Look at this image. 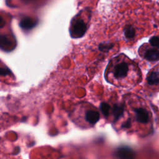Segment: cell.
<instances>
[{
	"label": "cell",
	"instance_id": "3957f363",
	"mask_svg": "<svg viewBox=\"0 0 159 159\" xmlns=\"http://www.w3.org/2000/svg\"><path fill=\"white\" fill-rule=\"evenodd\" d=\"M134 117L137 122L142 124H147L150 122V113L148 110L145 107L139 106L135 107L134 109Z\"/></svg>",
	"mask_w": 159,
	"mask_h": 159
},
{
	"label": "cell",
	"instance_id": "7c38bea8",
	"mask_svg": "<svg viewBox=\"0 0 159 159\" xmlns=\"http://www.w3.org/2000/svg\"><path fill=\"white\" fill-rule=\"evenodd\" d=\"M101 111H102L103 114L105 115V116H107L109 114V109H110V106L107 103H102L101 105Z\"/></svg>",
	"mask_w": 159,
	"mask_h": 159
},
{
	"label": "cell",
	"instance_id": "277c9868",
	"mask_svg": "<svg viewBox=\"0 0 159 159\" xmlns=\"http://www.w3.org/2000/svg\"><path fill=\"white\" fill-rule=\"evenodd\" d=\"M86 30V25L81 19L76 20L71 26V35L73 37L78 38L82 37Z\"/></svg>",
	"mask_w": 159,
	"mask_h": 159
},
{
	"label": "cell",
	"instance_id": "8992f818",
	"mask_svg": "<svg viewBox=\"0 0 159 159\" xmlns=\"http://www.w3.org/2000/svg\"><path fill=\"white\" fill-rule=\"evenodd\" d=\"M148 86L152 88H159V67L152 70L146 78Z\"/></svg>",
	"mask_w": 159,
	"mask_h": 159
},
{
	"label": "cell",
	"instance_id": "7a4b0ae2",
	"mask_svg": "<svg viewBox=\"0 0 159 159\" xmlns=\"http://www.w3.org/2000/svg\"><path fill=\"white\" fill-rule=\"evenodd\" d=\"M70 117L76 126L83 129L93 127L99 120L98 109L88 102H81L75 106Z\"/></svg>",
	"mask_w": 159,
	"mask_h": 159
},
{
	"label": "cell",
	"instance_id": "9a60e30c",
	"mask_svg": "<svg viewBox=\"0 0 159 159\" xmlns=\"http://www.w3.org/2000/svg\"><path fill=\"white\" fill-rule=\"evenodd\" d=\"M5 24H6L5 20L3 19L2 16L0 15V29L2 28L5 25Z\"/></svg>",
	"mask_w": 159,
	"mask_h": 159
},
{
	"label": "cell",
	"instance_id": "2e32d148",
	"mask_svg": "<svg viewBox=\"0 0 159 159\" xmlns=\"http://www.w3.org/2000/svg\"><path fill=\"white\" fill-rule=\"evenodd\" d=\"M26 1H30V0H26Z\"/></svg>",
	"mask_w": 159,
	"mask_h": 159
},
{
	"label": "cell",
	"instance_id": "9c48e42d",
	"mask_svg": "<svg viewBox=\"0 0 159 159\" xmlns=\"http://www.w3.org/2000/svg\"><path fill=\"white\" fill-rule=\"evenodd\" d=\"M37 24V20L30 17H25L21 19L19 23L20 27L24 30H30Z\"/></svg>",
	"mask_w": 159,
	"mask_h": 159
},
{
	"label": "cell",
	"instance_id": "ba28073f",
	"mask_svg": "<svg viewBox=\"0 0 159 159\" xmlns=\"http://www.w3.org/2000/svg\"><path fill=\"white\" fill-rule=\"evenodd\" d=\"M116 155L119 159H134V153L131 148L122 147L117 150Z\"/></svg>",
	"mask_w": 159,
	"mask_h": 159
},
{
	"label": "cell",
	"instance_id": "5b68a950",
	"mask_svg": "<svg viewBox=\"0 0 159 159\" xmlns=\"http://www.w3.org/2000/svg\"><path fill=\"white\" fill-rule=\"evenodd\" d=\"M16 42L7 35L0 34V49L5 52H10L15 48Z\"/></svg>",
	"mask_w": 159,
	"mask_h": 159
},
{
	"label": "cell",
	"instance_id": "5bb4252c",
	"mask_svg": "<svg viewBox=\"0 0 159 159\" xmlns=\"http://www.w3.org/2000/svg\"><path fill=\"white\" fill-rule=\"evenodd\" d=\"M9 73H11V71L9 70L8 68H2L0 67V75L1 76H5L8 75Z\"/></svg>",
	"mask_w": 159,
	"mask_h": 159
},
{
	"label": "cell",
	"instance_id": "52a82bcc",
	"mask_svg": "<svg viewBox=\"0 0 159 159\" xmlns=\"http://www.w3.org/2000/svg\"><path fill=\"white\" fill-rule=\"evenodd\" d=\"M143 57L145 59L150 61L159 60V50L156 48H149L143 52Z\"/></svg>",
	"mask_w": 159,
	"mask_h": 159
},
{
	"label": "cell",
	"instance_id": "4fadbf2b",
	"mask_svg": "<svg viewBox=\"0 0 159 159\" xmlns=\"http://www.w3.org/2000/svg\"><path fill=\"white\" fill-rule=\"evenodd\" d=\"M114 45L112 43H104V44H101L99 46V49L101 50H109L111 48H112L113 47Z\"/></svg>",
	"mask_w": 159,
	"mask_h": 159
},
{
	"label": "cell",
	"instance_id": "30bf717a",
	"mask_svg": "<svg viewBox=\"0 0 159 159\" xmlns=\"http://www.w3.org/2000/svg\"><path fill=\"white\" fill-rule=\"evenodd\" d=\"M124 35L127 39H132L135 35V30L132 25H127L124 28Z\"/></svg>",
	"mask_w": 159,
	"mask_h": 159
},
{
	"label": "cell",
	"instance_id": "8fae6325",
	"mask_svg": "<svg viewBox=\"0 0 159 159\" xmlns=\"http://www.w3.org/2000/svg\"><path fill=\"white\" fill-rule=\"evenodd\" d=\"M150 44L154 48H159V37L157 36H153L149 40Z\"/></svg>",
	"mask_w": 159,
	"mask_h": 159
},
{
	"label": "cell",
	"instance_id": "6da1fadb",
	"mask_svg": "<svg viewBox=\"0 0 159 159\" xmlns=\"http://www.w3.org/2000/svg\"><path fill=\"white\" fill-rule=\"evenodd\" d=\"M135 71V65L129 59L125 56H119L109 64L106 70V79L114 84L127 86L129 81H134L130 76L133 77Z\"/></svg>",
	"mask_w": 159,
	"mask_h": 159
}]
</instances>
